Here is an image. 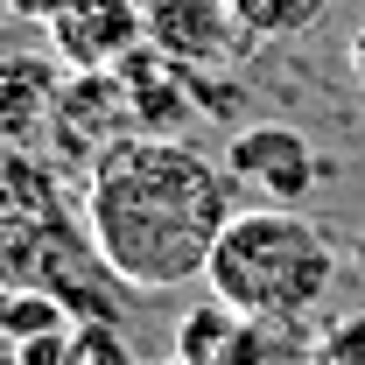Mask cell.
Instances as JSON below:
<instances>
[{
	"label": "cell",
	"instance_id": "11",
	"mask_svg": "<svg viewBox=\"0 0 365 365\" xmlns=\"http://www.w3.org/2000/svg\"><path fill=\"white\" fill-rule=\"evenodd\" d=\"M232 330H239V309H225V302L211 295L204 309H190V317L176 323V359L218 365V359H225V344H232Z\"/></svg>",
	"mask_w": 365,
	"mask_h": 365
},
{
	"label": "cell",
	"instance_id": "10",
	"mask_svg": "<svg viewBox=\"0 0 365 365\" xmlns=\"http://www.w3.org/2000/svg\"><path fill=\"white\" fill-rule=\"evenodd\" d=\"M71 309L49 295V288H0V337L7 344H29V337H49V330H71Z\"/></svg>",
	"mask_w": 365,
	"mask_h": 365
},
{
	"label": "cell",
	"instance_id": "2",
	"mask_svg": "<svg viewBox=\"0 0 365 365\" xmlns=\"http://www.w3.org/2000/svg\"><path fill=\"white\" fill-rule=\"evenodd\" d=\"M337 267L344 260L317 218L274 211V204H239L211 246L204 288L239 317H309L337 288Z\"/></svg>",
	"mask_w": 365,
	"mask_h": 365
},
{
	"label": "cell",
	"instance_id": "6",
	"mask_svg": "<svg viewBox=\"0 0 365 365\" xmlns=\"http://www.w3.org/2000/svg\"><path fill=\"white\" fill-rule=\"evenodd\" d=\"M140 43H148L140 0H71L49 21V49L63 56V71H120Z\"/></svg>",
	"mask_w": 365,
	"mask_h": 365
},
{
	"label": "cell",
	"instance_id": "14",
	"mask_svg": "<svg viewBox=\"0 0 365 365\" xmlns=\"http://www.w3.org/2000/svg\"><path fill=\"white\" fill-rule=\"evenodd\" d=\"M0 7H7L14 21H36V29H49V21H56V14H63L71 0H0Z\"/></svg>",
	"mask_w": 365,
	"mask_h": 365
},
{
	"label": "cell",
	"instance_id": "17",
	"mask_svg": "<svg viewBox=\"0 0 365 365\" xmlns=\"http://www.w3.org/2000/svg\"><path fill=\"white\" fill-rule=\"evenodd\" d=\"M7 351H14V344H7V337H0V359H7Z\"/></svg>",
	"mask_w": 365,
	"mask_h": 365
},
{
	"label": "cell",
	"instance_id": "16",
	"mask_svg": "<svg viewBox=\"0 0 365 365\" xmlns=\"http://www.w3.org/2000/svg\"><path fill=\"white\" fill-rule=\"evenodd\" d=\"M344 63H351V78H359V85H365V29H359V36H351V49H344Z\"/></svg>",
	"mask_w": 365,
	"mask_h": 365
},
{
	"label": "cell",
	"instance_id": "4",
	"mask_svg": "<svg viewBox=\"0 0 365 365\" xmlns=\"http://www.w3.org/2000/svg\"><path fill=\"white\" fill-rule=\"evenodd\" d=\"M148 43L162 49L176 71H225L239 49L253 43L232 14V0H140Z\"/></svg>",
	"mask_w": 365,
	"mask_h": 365
},
{
	"label": "cell",
	"instance_id": "9",
	"mask_svg": "<svg viewBox=\"0 0 365 365\" xmlns=\"http://www.w3.org/2000/svg\"><path fill=\"white\" fill-rule=\"evenodd\" d=\"M330 7L337 0H232V14H239V29L253 43H295V36L317 29Z\"/></svg>",
	"mask_w": 365,
	"mask_h": 365
},
{
	"label": "cell",
	"instance_id": "8",
	"mask_svg": "<svg viewBox=\"0 0 365 365\" xmlns=\"http://www.w3.org/2000/svg\"><path fill=\"white\" fill-rule=\"evenodd\" d=\"M309 344V317H239L218 365H302Z\"/></svg>",
	"mask_w": 365,
	"mask_h": 365
},
{
	"label": "cell",
	"instance_id": "3",
	"mask_svg": "<svg viewBox=\"0 0 365 365\" xmlns=\"http://www.w3.org/2000/svg\"><path fill=\"white\" fill-rule=\"evenodd\" d=\"M225 176L246 204H274V211H302V197H317L323 162H317V140L288 120H253L239 127L225 148Z\"/></svg>",
	"mask_w": 365,
	"mask_h": 365
},
{
	"label": "cell",
	"instance_id": "19",
	"mask_svg": "<svg viewBox=\"0 0 365 365\" xmlns=\"http://www.w3.org/2000/svg\"><path fill=\"white\" fill-rule=\"evenodd\" d=\"M302 365H317V359H302Z\"/></svg>",
	"mask_w": 365,
	"mask_h": 365
},
{
	"label": "cell",
	"instance_id": "15",
	"mask_svg": "<svg viewBox=\"0 0 365 365\" xmlns=\"http://www.w3.org/2000/svg\"><path fill=\"white\" fill-rule=\"evenodd\" d=\"M330 359L365 365V323H359V330H337V337H330Z\"/></svg>",
	"mask_w": 365,
	"mask_h": 365
},
{
	"label": "cell",
	"instance_id": "7",
	"mask_svg": "<svg viewBox=\"0 0 365 365\" xmlns=\"http://www.w3.org/2000/svg\"><path fill=\"white\" fill-rule=\"evenodd\" d=\"M71 85L63 56H36V49H0V140L7 148H36L56 120V98Z\"/></svg>",
	"mask_w": 365,
	"mask_h": 365
},
{
	"label": "cell",
	"instance_id": "13",
	"mask_svg": "<svg viewBox=\"0 0 365 365\" xmlns=\"http://www.w3.org/2000/svg\"><path fill=\"white\" fill-rule=\"evenodd\" d=\"M14 365H71V330H49V337L14 344Z\"/></svg>",
	"mask_w": 365,
	"mask_h": 365
},
{
	"label": "cell",
	"instance_id": "12",
	"mask_svg": "<svg viewBox=\"0 0 365 365\" xmlns=\"http://www.w3.org/2000/svg\"><path fill=\"white\" fill-rule=\"evenodd\" d=\"M71 365H140L120 323H71Z\"/></svg>",
	"mask_w": 365,
	"mask_h": 365
},
{
	"label": "cell",
	"instance_id": "5",
	"mask_svg": "<svg viewBox=\"0 0 365 365\" xmlns=\"http://www.w3.org/2000/svg\"><path fill=\"white\" fill-rule=\"evenodd\" d=\"M134 134V113H127V85L113 78V71H71V85L56 98V120H49V148L63 155V162H78L91 169L113 140Z\"/></svg>",
	"mask_w": 365,
	"mask_h": 365
},
{
	"label": "cell",
	"instance_id": "18",
	"mask_svg": "<svg viewBox=\"0 0 365 365\" xmlns=\"http://www.w3.org/2000/svg\"><path fill=\"white\" fill-rule=\"evenodd\" d=\"M169 365H190V359H169Z\"/></svg>",
	"mask_w": 365,
	"mask_h": 365
},
{
	"label": "cell",
	"instance_id": "1",
	"mask_svg": "<svg viewBox=\"0 0 365 365\" xmlns=\"http://www.w3.org/2000/svg\"><path fill=\"white\" fill-rule=\"evenodd\" d=\"M225 162L176 134H127L85 169V232L106 267L140 295H162L182 281H204L211 246L232 225Z\"/></svg>",
	"mask_w": 365,
	"mask_h": 365
}]
</instances>
